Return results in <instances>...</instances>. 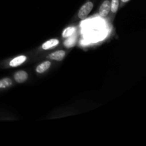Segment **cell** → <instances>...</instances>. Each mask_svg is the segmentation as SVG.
<instances>
[{
  "instance_id": "1",
  "label": "cell",
  "mask_w": 146,
  "mask_h": 146,
  "mask_svg": "<svg viewBox=\"0 0 146 146\" xmlns=\"http://www.w3.org/2000/svg\"><path fill=\"white\" fill-rule=\"evenodd\" d=\"M93 7H94V4L91 1H88V2L85 3L78 11V18L81 19H84L93 9Z\"/></svg>"
},
{
  "instance_id": "2",
  "label": "cell",
  "mask_w": 146,
  "mask_h": 146,
  "mask_svg": "<svg viewBox=\"0 0 146 146\" xmlns=\"http://www.w3.org/2000/svg\"><path fill=\"white\" fill-rule=\"evenodd\" d=\"M111 11V2L108 0H106L101 5L99 9V14L101 17H106L108 15Z\"/></svg>"
},
{
  "instance_id": "3",
  "label": "cell",
  "mask_w": 146,
  "mask_h": 146,
  "mask_svg": "<svg viewBox=\"0 0 146 146\" xmlns=\"http://www.w3.org/2000/svg\"><path fill=\"white\" fill-rule=\"evenodd\" d=\"M28 78V74L24 71H19L14 75V79L19 84H21L26 81Z\"/></svg>"
},
{
  "instance_id": "4",
  "label": "cell",
  "mask_w": 146,
  "mask_h": 146,
  "mask_svg": "<svg viewBox=\"0 0 146 146\" xmlns=\"http://www.w3.org/2000/svg\"><path fill=\"white\" fill-rule=\"evenodd\" d=\"M66 52L64 51H56L55 52H53L48 56V58L51 60H54V61H60L61 60L64 59V58L65 57Z\"/></svg>"
},
{
  "instance_id": "5",
  "label": "cell",
  "mask_w": 146,
  "mask_h": 146,
  "mask_svg": "<svg viewBox=\"0 0 146 146\" xmlns=\"http://www.w3.org/2000/svg\"><path fill=\"white\" fill-rule=\"evenodd\" d=\"M26 60H27V57H26L25 56L21 55L19 56H17L16 57V58H13V59L10 61L9 65L11 67H17L18 66L22 64Z\"/></svg>"
},
{
  "instance_id": "6",
  "label": "cell",
  "mask_w": 146,
  "mask_h": 146,
  "mask_svg": "<svg viewBox=\"0 0 146 146\" xmlns=\"http://www.w3.org/2000/svg\"><path fill=\"white\" fill-rule=\"evenodd\" d=\"M51 62L49 61H46L40 64L36 68V71L38 74H42L48 69L51 66Z\"/></svg>"
},
{
  "instance_id": "7",
  "label": "cell",
  "mask_w": 146,
  "mask_h": 146,
  "mask_svg": "<svg viewBox=\"0 0 146 146\" xmlns=\"http://www.w3.org/2000/svg\"><path fill=\"white\" fill-rule=\"evenodd\" d=\"M58 44V40L56 39V38H52V39H50L48 41H46L44 44H42L41 47L44 50H48L50 48H53V47L56 46Z\"/></svg>"
},
{
  "instance_id": "8",
  "label": "cell",
  "mask_w": 146,
  "mask_h": 146,
  "mask_svg": "<svg viewBox=\"0 0 146 146\" xmlns=\"http://www.w3.org/2000/svg\"><path fill=\"white\" fill-rule=\"evenodd\" d=\"M76 42V36H71L68 37L67 39L64 41V46L67 48H71V47L74 46Z\"/></svg>"
},
{
  "instance_id": "9",
  "label": "cell",
  "mask_w": 146,
  "mask_h": 146,
  "mask_svg": "<svg viewBox=\"0 0 146 146\" xmlns=\"http://www.w3.org/2000/svg\"><path fill=\"white\" fill-rule=\"evenodd\" d=\"M76 31V28L74 27H70L66 29L64 31H63L62 36L64 38H68V37L74 35V33Z\"/></svg>"
},
{
  "instance_id": "10",
  "label": "cell",
  "mask_w": 146,
  "mask_h": 146,
  "mask_svg": "<svg viewBox=\"0 0 146 146\" xmlns=\"http://www.w3.org/2000/svg\"><path fill=\"white\" fill-rule=\"evenodd\" d=\"M12 84V81L9 78H3L0 80V89L1 88H6L11 86Z\"/></svg>"
},
{
  "instance_id": "11",
  "label": "cell",
  "mask_w": 146,
  "mask_h": 146,
  "mask_svg": "<svg viewBox=\"0 0 146 146\" xmlns=\"http://www.w3.org/2000/svg\"><path fill=\"white\" fill-rule=\"evenodd\" d=\"M119 7V0H112L111 2V11L113 13H116Z\"/></svg>"
},
{
  "instance_id": "12",
  "label": "cell",
  "mask_w": 146,
  "mask_h": 146,
  "mask_svg": "<svg viewBox=\"0 0 146 146\" xmlns=\"http://www.w3.org/2000/svg\"><path fill=\"white\" fill-rule=\"evenodd\" d=\"M130 0H121V1H122L123 3H126L128 2V1H129Z\"/></svg>"
}]
</instances>
